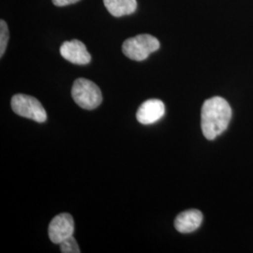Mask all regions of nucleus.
Segmentation results:
<instances>
[{
    "label": "nucleus",
    "instance_id": "obj_1",
    "mask_svg": "<svg viewBox=\"0 0 253 253\" xmlns=\"http://www.w3.org/2000/svg\"><path fill=\"white\" fill-rule=\"evenodd\" d=\"M232 118V109L226 100L213 97L206 100L201 112V126L204 136L214 140L226 130Z\"/></svg>",
    "mask_w": 253,
    "mask_h": 253
},
{
    "label": "nucleus",
    "instance_id": "obj_8",
    "mask_svg": "<svg viewBox=\"0 0 253 253\" xmlns=\"http://www.w3.org/2000/svg\"><path fill=\"white\" fill-rule=\"evenodd\" d=\"M203 221V214L197 209H190L180 213L174 220V227L181 234L196 231Z\"/></svg>",
    "mask_w": 253,
    "mask_h": 253
},
{
    "label": "nucleus",
    "instance_id": "obj_4",
    "mask_svg": "<svg viewBox=\"0 0 253 253\" xmlns=\"http://www.w3.org/2000/svg\"><path fill=\"white\" fill-rule=\"evenodd\" d=\"M10 104L13 112L20 117L32 119L38 123L45 122L47 119V114L43 106L34 97L17 94L12 97Z\"/></svg>",
    "mask_w": 253,
    "mask_h": 253
},
{
    "label": "nucleus",
    "instance_id": "obj_6",
    "mask_svg": "<svg viewBox=\"0 0 253 253\" xmlns=\"http://www.w3.org/2000/svg\"><path fill=\"white\" fill-rule=\"evenodd\" d=\"M64 59L77 65H86L91 61V55L85 45L78 40L65 42L60 47Z\"/></svg>",
    "mask_w": 253,
    "mask_h": 253
},
{
    "label": "nucleus",
    "instance_id": "obj_5",
    "mask_svg": "<svg viewBox=\"0 0 253 253\" xmlns=\"http://www.w3.org/2000/svg\"><path fill=\"white\" fill-rule=\"evenodd\" d=\"M73 217L68 213H61L54 217L48 228L49 238L54 244H60L65 239L73 236Z\"/></svg>",
    "mask_w": 253,
    "mask_h": 253
},
{
    "label": "nucleus",
    "instance_id": "obj_3",
    "mask_svg": "<svg viewBox=\"0 0 253 253\" xmlns=\"http://www.w3.org/2000/svg\"><path fill=\"white\" fill-rule=\"evenodd\" d=\"M72 96L76 104L85 110H94L102 102V95L99 86L84 78H79L73 83Z\"/></svg>",
    "mask_w": 253,
    "mask_h": 253
},
{
    "label": "nucleus",
    "instance_id": "obj_2",
    "mask_svg": "<svg viewBox=\"0 0 253 253\" xmlns=\"http://www.w3.org/2000/svg\"><path fill=\"white\" fill-rule=\"evenodd\" d=\"M161 43L157 38L149 34H142L126 40L122 45V52L131 60L143 61L149 54L158 51Z\"/></svg>",
    "mask_w": 253,
    "mask_h": 253
},
{
    "label": "nucleus",
    "instance_id": "obj_12",
    "mask_svg": "<svg viewBox=\"0 0 253 253\" xmlns=\"http://www.w3.org/2000/svg\"><path fill=\"white\" fill-rule=\"evenodd\" d=\"M54 3V6L56 7H64V6H68L71 4H74L79 2L80 0H52Z\"/></svg>",
    "mask_w": 253,
    "mask_h": 253
},
{
    "label": "nucleus",
    "instance_id": "obj_11",
    "mask_svg": "<svg viewBox=\"0 0 253 253\" xmlns=\"http://www.w3.org/2000/svg\"><path fill=\"white\" fill-rule=\"evenodd\" d=\"M59 245L62 253H80L79 246L73 236L65 239L63 242H61Z\"/></svg>",
    "mask_w": 253,
    "mask_h": 253
},
{
    "label": "nucleus",
    "instance_id": "obj_10",
    "mask_svg": "<svg viewBox=\"0 0 253 253\" xmlns=\"http://www.w3.org/2000/svg\"><path fill=\"white\" fill-rule=\"evenodd\" d=\"M9 28L4 20L0 21V56L2 57L6 51L9 42Z\"/></svg>",
    "mask_w": 253,
    "mask_h": 253
},
{
    "label": "nucleus",
    "instance_id": "obj_9",
    "mask_svg": "<svg viewBox=\"0 0 253 253\" xmlns=\"http://www.w3.org/2000/svg\"><path fill=\"white\" fill-rule=\"evenodd\" d=\"M103 4L109 12L115 17L131 14L137 9L136 0H103Z\"/></svg>",
    "mask_w": 253,
    "mask_h": 253
},
{
    "label": "nucleus",
    "instance_id": "obj_7",
    "mask_svg": "<svg viewBox=\"0 0 253 253\" xmlns=\"http://www.w3.org/2000/svg\"><path fill=\"white\" fill-rule=\"evenodd\" d=\"M165 114V105L157 99L145 101L137 111L136 118L143 125H150L159 121Z\"/></svg>",
    "mask_w": 253,
    "mask_h": 253
}]
</instances>
